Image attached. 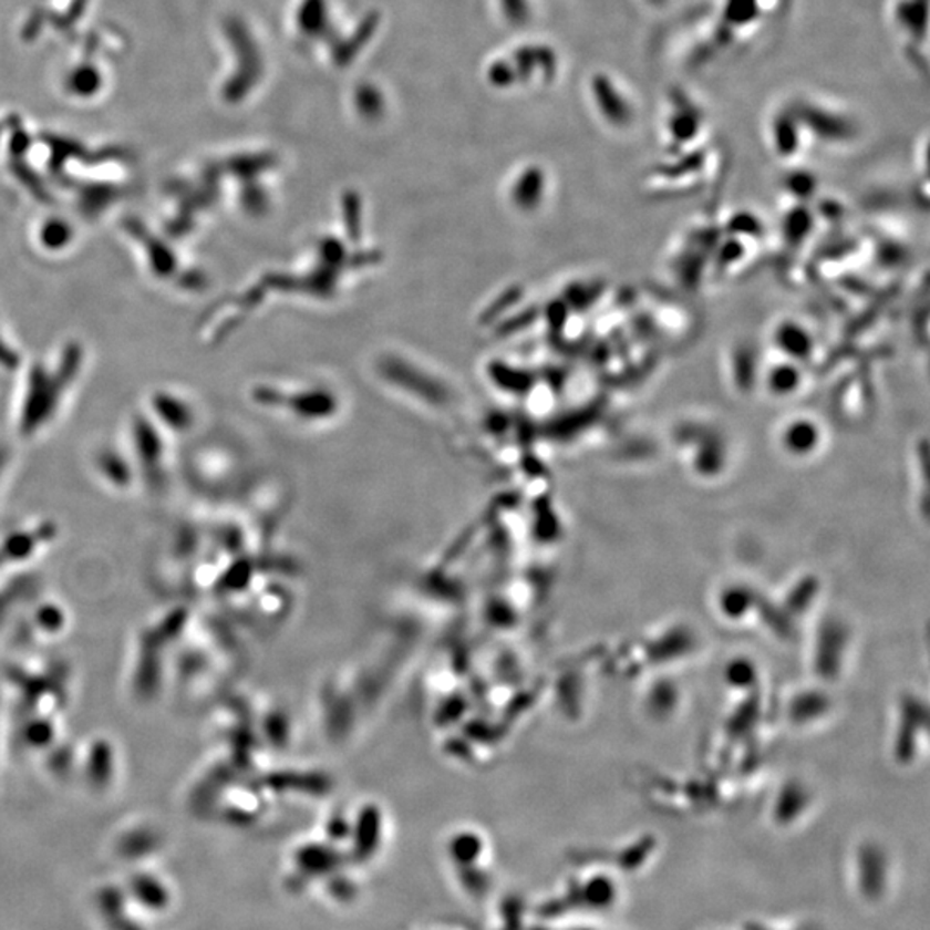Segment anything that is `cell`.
<instances>
[{
  "label": "cell",
  "instance_id": "obj_1",
  "mask_svg": "<svg viewBox=\"0 0 930 930\" xmlns=\"http://www.w3.org/2000/svg\"><path fill=\"white\" fill-rule=\"evenodd\" d=\"M591 92L598 113H601L603 120L613 128H628L634 120L636 107L631 95L620 85L619 80L610 74L598 73L591 80Z\"/></svg>",
  "mask_w": 930,
  "mask_h": 930
},
{
  "label": "cell",
  "instance_id": "obj_2",
  "mask_svg": "<svg viewBox=\"0 0 930 930\" xmlns=\"http://www.w3.org/2000/svg\"><path fill=\"white\" fill-rule=\"evenodd\" d=\"M702 114L698 113V107L682 99L672 107V113L666 116V136L674 142V144H682V142H690V140L698 138L702 133Z\"/></svg>",
  "mask_w": 930,
  "mask_h": 930
},
{
  "label": "cell",
  "instance_id": "obj_3",
  "mask_svg": "<svg viewBox=\"0 0 930 930\" xmlns=\"http://www.w3.org/2000/svg\"><path fill=\"white\" fill-rule=\"evenodd\" d=\"M781 442L790 454H808L822 442V431L812 418H790L781 433Z\"/></svg>",
  "mask_w": 930,
  "mask_h": 930
},
{
  "label": "cell",
  "instance_id": "obj_4",
  "mask_svg": "<svg viewBox=\"0 0 930 930\" xmlns=\"http://www.w3.org/2000/svg\"><path fill=\"white\" fill-rule=\"evenodd\" d=\"M775 347L783 350L789 356V361H799L810 353L814 341L802 326L789 322L775 331Z\"/></svg>",
  "mask_w": 930,
  "mask_h": 930
},
{
  "label": "cell",
  "instance_id": "obj_5",
  "mask_svg": "<svg viewBox=\"0 0 930 930\" xmlns=\"http://www.w3.org/2000/svg\"><path fill=\"white\" fill-rule=\"evenodd\" d=\"M802 126V121L796 114L793 116H777L772 124V136H774L775 148L784 155L796 154L799 140L798 132ZM777 152V154H779Z\"/></svg>",
  "mask_w": 930,
  "mask_h": 930
},
{
  "label": "cell",
  "instance_id": "obj_6",
  "mask_svg": "<svg viewBox=\"0 0 930 930\" xmlns=\"http://www.w3.org/2000/svg\"><path fill=\"white\" fill-rule=\"evenodd\" d=\"M799 381H802L799 369L790 362L774 365L767 374L768 390L779 396L795 393L799 388Z\"/></svg>",
  "mask_w": 930,
  "mask_h": 930
}]
</instances>
